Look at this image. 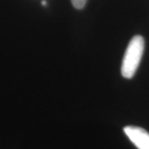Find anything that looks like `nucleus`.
<instances>
[{"label":"nucleus","instance_id":"20e7f679","mask_svg":"<svg viewBox=\"0 0 149 149\" xmlns=\"http://www.w3.org/2000/svg\"><path fill=\"white\" fill-rule=\"evenodd\" d=\"M42 5H47V2H46V1H42Z\"/></svg>","mask_w":149,"mask_h":149},{"label":"nucleus","instance_id":"f257e3e1","mask_svg":"<svg viewBox=\"0 0 149 149\" xmlns=\"http://www.w3.org/2000/svg\"><path fill=\"white\" fill-rule=\"evenodd\" d=\"M144 51L143 37L136 35L128 43L123 59L121 74L126 79H131L139 68Z\"/></svg>","mask_w":149,"mask_h":149},{"label":"nucleus","instance_id":"7ed1b4c3","mask_svg":"<svg viewBox=\"0 0 149 149\" xmlns=\"http://www.w3.org/2000/svg\"><path fill=\"white\" fill-rule=\"evenodd\" d=\"M86 2H87V0H71V3L77 9L83 8L86 4Z\"/></svg>","mask_w":149,"mask_h":149},{"label":"nucleus","instance_id":"f03ea898","mask_svg":"<svg viewBox=\"0 0 149 149\" xmlns=\"http://www.w3.org/2000/svg\"><path fill=\"white\" fill-rule=\"evenodd\" d=\"M123 131L130 141L139 149H149V133L136 126H127Z\"/></svg>","mask_w":149,"mask_h":149}]
</instances>
